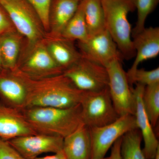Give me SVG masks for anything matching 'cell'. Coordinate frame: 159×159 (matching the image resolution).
I'll return each mask as SVG.
<instances>
[{"label":"cell","mask_w":159,"mask_h":159,"mask_svg":"<svg viewBox=\"0 0 159 159\" xmlns=\"http://www.w3.org/2000/svg\"><path fill=\"white\" fill-rule=\"evenodd\" d=\"M106 29L126 60L135 56L131 38L132 30L128 20L129 12L135 10L134 0H101Z\"/></svg>","instance_id":"3957f363"},{"label":"cell","mask_w":159,"mask_h":159,"mask_svg":"<svg viewBox=\"0 0 159 159\" xmlns=\"http://www.w3.org/2000/svg\"><path fill=\"white\" fill-rule=\"evenodd\" d=\"M4 70L3 68L2 64V59H1V53H0V72Z\"/></svg>","instance_id":"4dcf8cb0"},{"label":"cell","mask_w":159,"mask_h":159,"mask_svg":"<svg viewBox=\"0 0 159 159\" xmlns=\"http://www.w3.org/2000/svg\"><path fill=\"white\" fill-rule=\"evenodd\" d=\"M0 159H26L8 142L0 138Z\"/></svg>","instance_id":"4316f807"},{"label":"cell","mask_w":159,"mask_h":159,"mask_svg":"<svg viewBox=\"0 0 159 159\" xmlns=\"http://www.w3.org/2000/svg\"><path fill=\"white\" fill-rule=\"evenodd\" d=\"M34 159H67L63 150L55 153L53 155L44 157H38Z\"/></svg>","instance_id":"f546056e"},{"label":"cell","mask_w":159,"mask_h":159,"mask_svg":"<svg viewBox=\"0 0 159 159\" xmlns=\"http://www.w3.org/2000/svg\"><path fill=\"white\" fill-rule=\"evenodd\" d=\"M142 134L139 129L126 133L122 138L120 154L122 159H148L141 148Z\"/></svg>","instance_id":"7402d4cb"},{"label":"cell","mask_w":159,"mask_h":159,"mask_svg":"<svg viewBox=\"0 0 159 159\" xmlns=\"http://www.w3.org/2000/svg\"><path fill=\"white\" fill-rule=\"evenodd\" d=\"M80 2L78 0H51L47 36H61L64 29L77 11Z\"/></svg>","instance_id":"2e32d148"},{"label":"cell","mask_w":159,"mask_h":159,"mask_svg":"<svg viewBox=\"0 0 159 159\" xmlns=\"http://www.w3.org/2000/svg\"><path fill=\"white\" fill-rule=\"evenodd\" d=\"M28 92L22 74L17 70L0 72V102L22 110L28 103Z\"/></svg>","instance_id":"7c38bea8"},{"label":"cell","mask_w":159,"mask_h":159,"mask_svg":"<svg viewBox=\"0 0 159 159\" xmlns=\"http://www.w3.org/2000/svg\"><path fill=\"white\" fill-rule=\"evenodd\" d=\"M35 134H37L26 120L22 110L0 102V138L8 141Z\"/></svg>","instance_id":"5bb4252c"},{"label":"cell","mask_w":159,"mask_h":159,"mask_svg":"<svg viewBox=\"0 0 159 159\" xmlns=\"http://www.w3.org/2000/svg\"><path fill=\"white\" fill-rule=\"evenodd\" d=\"M61 36L73 41L83 42L88 39V31L81 2H80L77 11L64 29Z\"/></svg>","instance_id":"44dd1931"},{"label":"cell","mask_w":159,"mask_h":159,"mask_svg":"<svg viewBox=\"0 0 159 159\" xmlns=\"http://www.w3.org/2000/svg\"><path fill=\"white\" fill-rule=\"evenodd\" d=\"M133 43L135 51V59L130 68L126 72L130 76L143 61L157 57L159 54V28L150 27L133 36Z\"/></svg>","instance_id":"9a60e30c"},{"label":"cell","mask_w":159,"mask_h":159,"mask_svg":"<svg viewBox=\"0 0 159 159\" xmlns=\"http://www.w3.org/2000/svg\"><path fill=\"white\" fill-rule=\"evenodd\" d=\"M100 159H108V157H104L103 158Z\"/></svg>","instance_id":"d6a6232c"},{"label":"cell","mask_w":159,"mask_h":159,"mask_svg":"<svg viewBox=\"0 0 159 159\" xmlns=\"http://www.w3.org/2000/svg\"><path fill=\"white\" fill-rule=\"evenodd\" d=\"M25 40L16 30L0 34V53L4 69L16 70Z\"/></svg>","instance_id":"d6986e66"},{"label":"cell","mask_w":159,"mask_h":159,"mask_svg":"<svg viewBox=\"0 0 159 159\" xmlns=\"http://www.w3.org/2000/svg\"><path fill=\"white\" fill-rule=\"evenodd\" d=\"M80 105L83 122L90 128L111 124L120 117L114 107L108 87L97 92H84Z\"/></svg>","instance_id":"8992f818"},{"label":"cell","mask_w":159,"mask_h":159,"mask_svg":"<svg viewBox=\"0 0 159 159\" xmlns=\"http://www.w3.org/2000/svg\"><path fill=\"white\" fill-rule=\"evenodd\" d=\"M6 9L16 31L26 39V42L34 44L42 41L47 32L38 14L26 0H0Z\"/></svg>","instance_id":"277c9868"},{"label":"cell","mask_w":159,"mask_h":159,"mask_svg":"<svg viewBox=\"0 0 159 159\" xmlns=\"http://www.w3.org/2000/svg\"><path fill=\"white\" fill-rule=\"evenodd\" d=\"M153 159H159V148L157 151V153L156 154Z\"/></svg>","instance_id":"1f68e13d"},{"label":"cell","mask_w":159,"mask_h":159,"mask_svg":"<svg viewBox=\"0 0 159 159\" xmlns=\"http://www.w3.org/2000/svg\"><path fill=\"white\" fill-rule=\"evenodd\" d=\"M62 150L67 159H92L90 129L83 124L64 138Z\"/></svg>","instance_id":"ac0fdd59"},{"label":"cell","mask_w":159,"mask_h":159,"mask_svg":"<svg viewBox=\"0 0 159 159\" xmlns=\"http://www.w3.org/2000/svg\"><path fill=\"white\" fill-rule=\"evenodd\" d=\"M92 144V159H100L106 155L114 143L126 133L138 129L134 115L119 117L116 121L100 127L90 128Z\"/></svg>","instance_id":"9c48e42d"},{"label":"cell","mask_w":159,"mask_h":159,"mask_svg":"<svg viewBox=\"0 0 159 159\" xmlns=\"http://www.w3.org/2000/svg\"><path fill=\"white\" fill-rule=\"evenodd\" d=\"M63 74L83 92H97L108 87L106 68L83 56Z\"/></svg>","instance_id":"ba28073f"},{"label":"cell","mask_w":159,"mask_h":159,"mask_svg":"<svg viewBox=\"0 0 159 159\" xmlns=\"http://www.w3.org/2000/svg\"><path fill=\"white\" fill-rule=\"evenodd\" d=\"M63 138L35 134L17 137L8 142L26 159H34L43 153L62 150Z\"/></svg>","instance_id":"8fae6325"},{"label":"cell","mask_w":159,"mask_h":159,"mask_svg":"<svg viewBox=\"0 0 159 159\" xmlns=\"http://www.w3.org/2000/svg\"><path fill=\"white\" fill-rule=\"evenodd\" d=\"M127 77L131 87L134 84H139L146 86L159 83V67L151 70L138 68Z\"/></svg>","instance_id":"d4e9b609"},{"label":"cell","mask_w":159,"mask_h":159,"mask_svg":"<svg viewBox=\"0 0 159 159\" xmlns=\"http://www.w3.org/2000/svg\"><path fill=\"white\" fill-rule=\"evenodd\" d=\"M43 41L51 57L63 71L82 56L74 45V41L61 36L51 37L47 35Z\"/></svg>","instance_id":"e0dca14e"},{"label":"cell","mask_w":159,"mask_h":159,"mask_svg":"<svg viewBox=\"0 0 159 159\" xmlns=\"http://www.w3.org/2000/svg\"><path fill=\"white\" fill-rule=\"evenodd\" d=\"M122 138L121 137L118 139L111 147L110 156L108 157V159H122L120 154Z\"/></svg>","instance_id":"f1b7e54d"},{"label":"cell","mask_w":159,"mask_h":159,"mask_svg":"<svg viewBox=\"0 0 159 159\" xmlns=\"http://www.w3.org/2000/svg\"><path fill=\"white\" fill-rule=\"evenodd\" d=\"M22 111L36 134L64 139L84 124L80 104L67 108L32 107Z\"/></svg>","instance_id":"7a4b0ae2"},{"label":"cell","mask_w":159,"mask_h":159,"mask_svg":"<svg viewBox=\"0 0 159 159\" xmlns=\"http://www.w3.org/2000/svg\"><path fill=\"white\" fill-rule=\"evenodd\" d=\"M145 86L136 84L135 87L132 88L135 99V112L134 116L135 117L137 127L141 132L144 141V147L142 149L143 152L147 159H153L159 148V143L142 102V95Z\"/></svg>","instance_id":"4fadbf2b"},{"label":"cell","mask_w":159,"mask_h":159,"mask_svg":"<svg viewBox=\"0 0 159 159\" xmlns=\"http://www.w3.org/2000/svg\"><path fill=\"white\" fill-rule=\"evenodd\" d=\"M33 6L43 25L48 34L49 30V12L51 0H26Z\"/></svg>","instance_id":"484cf974"},{"label":"cell","mask_w":159,"mask_h":159,"mask_svg":"<svg viewBox=\"0 0 159 159\" xmlns=\"http://www.w3.org/2000/svg\"><path fill=\"white\" fill-rule=\"evenodd\" d=\"M78 50L83 57L106 68L114 60L122 57L116 43L106 29L78 42Z\"/></svg>","instance_id":"30bf717a"},{"label":"cell","mask_w":159,"mask_h":159,"mask_svg":"<svg viewBox=\"0 0 159 159\" xmlns=\"http://www.w3.org/2000/svg\"><path fill=\"white\" fill-rule=\"evenodd\" d=\"M15 30L9 14L0 4V34Z\"/></svg>","instance_id":"83f0119b"},{"label":"cell","mask_w":159,"mask_h":159,"mask_svg":"<svg viewBox=\"0 0 159 159\" xmlns=\"http://www.w3.org/2000/svg\"><path fill=\"white\" fill-rule=\"evenodd\" d=\"M78 1H79L80 2V1H82V0H78Z\"/></svg>","instance_id":"836d02e7"},{"label":"cell","mask_w":159,"mask_h":159,"mask_svg":"<svg viewBox=\"0 0 159 159\" xmlns=\"http://www.w3.org/2000/svg\"><path fill=\"white\" fill-rule=\"evenodd\" d=\"M134 2L138 18L135 26L132 31V36L145 29L146 20L157 6L159 0H134Z\"/></svg>","instance_id":"cb8c5ba5"},{"label":"cell","mask_w":159,"mask_h":159,"mask_svg":"<svg viewBox=\"0 0 159 159\" xmlns=\"http://www.w3.org/2000/svg\"><path fill=\"white\" fill-rule=\"evenodd\" d=\"M43 40L29 44L25 39L16 70L33 79H42L63 74V70L51 57Z\"/></svg>","instance_id":"5b68a950"},{"label":"cell","mask_w":159,"mask_h":159,"mask_svg":"<svg viewBox=\"0 0 159 159\" xmlns=\"http://www.w3.org/2000/svg\"><path fill=\"white\" fill-rule=\"evenodd\" d=\"M80 2L89 36L105 30V18L101 0H82Z\"/></svg>","instance_id":"ffe728a7"},{"label":"cell","mask_w":159,"mask_h":159,"mask_svg":"<svg viewBox=\"0 0 159 159\" xmlns=\"http://www.w3.org/2000/svg\"><path fill=\"white\" fill-rule=\"evenodd\" d=\"M19 72L28 90L26 107L67 108L80 104L84 92L77 88L63 74L42 79H33Z\"/></svg>","instance_id":"6da1fadb"},{"label":"cell","mask_w":159,"mask_h":159,"mask_svg":"<svg viewBox=\"0 0 159 159\" xmlns=\"http://www.w3.org/2000/svg\"><path fill=\"white\" fill-rule=\"evenodd\" d=\"M106 69L108 74L109 90L117 113L120 117L134 115L135 99L121 59L114 60Z\"/></svg>","instance_id":"52a82bcc"},{"label":"cell","mask_w":159,"mask_h":159,"mask_svg":"<svg viewBox=\"0 0 159 159\" xmlns=\"http://www.w3.org/2000/svg\"><path fill=\"white\" fill-rule=\"evenodd\" d=\"M146 114L153 128L159 118V83L146 86L142 97Z\"/></svg>","instance_id":"603a6c76"}]
</instances>
